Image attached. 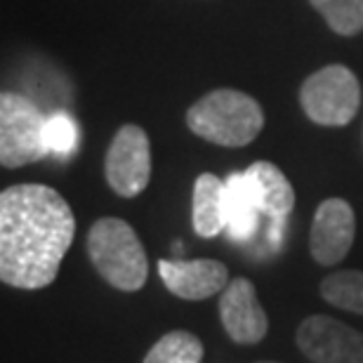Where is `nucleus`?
<instances>
[{"mask_svg":"<svg viewBox=\"0 0 363 363\" xmlns=\"http://www.w3.org/2000/svg\"><path fill=\"white\" fill-rule=\"evenodd\" d=\"M158 274L179 300L199 302L229 286V269L217 259H161Z\"/></svg>","mask_w":363,"mask_h":363,"instance_id":"10","label":"nucleus"},{"mask_svg":"<svg viewBox=\"0 0 363 363\" xmlns=\"http://www.w3.org/2000/svg\"><path fill=\"white\" fill-rule=\"evenodd\" d=\"M203 342L189 330H170L151 347L144 363H201Z\"/></svg>","mask_w":363,"mask_h":363,"instance_id":"15","label":"nucleus"},{"mask_svg":"<svg viewBox=\"0 0 363 363\" xmlns=\"http://www.w3.org/2000/svg\"><path fill=\"white\" fill-rule=\"evenodd\" d=\"M321 12L333 31L340 35H359L363 31V0H309Z\"/></svg>","mask_w":363,"mask_h":363,"instance_id":"16","label":"nucleus"},{"mask_svg":"<svg viewBox=\"0 0 363 363\" xmlns=\"http://www.w3.org/2000/svg\"><path fill=\"white\" fill-rule=\"evenodd\" d=\"M220 318L227 335L238 345L262 342L269 330L262 304L257 300L255 286L248 279H234L220 295Z\"/></svg>","mask_w":363,"mask_h":363,"instance_id":"9","label":"nucleus"},{"mask_svg":"<svg viewBox=\"0 0 363 363\" xmlns=\"http://www.w3.org/2000/svg\"><path fill=\"white\" fill-rule=\"evenodd\" d=\"M259 215L283 222L295 206V191L288 177L269 161H257L245 170Z\"/></svg>","mask_w":363,"mask_h":363,"instance_id":"11","label":"nucleus"},{"mask_svg":"<svg viewBox=\"0 0 363 363\" xmlns=\"http://www.w3.org/2000/svg\"><path fill=\"white\" fill-rule=\"evenodd\" d=\"M321 297L337 309L363 316V272L342 269L321 281Z\"/></svg>","mask_w":363,"mask_h":363,"instance_id":"14","label":"nucleus"},{"mask_svg":"<svg viewBox=\"0 0 363 363\" xmlns=\"http://www.w3.org/2000/svg\"><path fill=\"white\" fill-rule=\"evenodd\" d=\"M267 363H274V361H267Z\"/></svg>","mask_w":363,"mask_h":363,"instance_id":"18","label":"nucleus"},{"mask_svg":"<svg viewBox=\"0 0 363 363\" xmlns=\"http://www.w3.org/2000/svg\"><path fill=\"white\" fill-rule=\"evenodd\" d=\"M357 234V217L347 201L325 199L316 208L309 234V252L318 264L333 267L350 255Z\"/></svg>","mask_w":363,"mask_h":363,"instance_id":"8","label":"nucleus"},{"mask_svg":"<svg viewBox=\"0 0 363 363\" xmlns=\"http://www.w3.org/2000/svg\"><path fill=\"white\" fill-rule=\"evenodd\" d=\"M50 151L48 116L17 92L0 94V163L3 168L43 161Z\"/></svg>","mask_w":363,"mask_h":363,"instance_id":"4","label":"nucleus"},{"mask_svg":"<svg viewBox=\"0 0 363 363\" xmlns=\"http://www.w3.org/2000/svg\"><path fill=\"white\" fill-rule=\"evenodd\" d=\"M186 128L217 147H248L264 128V111L257 99L241 90H213L186 111Z\"/></svg>","mask_w":363,"mask_h":363,"instance_id":"2","label":"nucleus"},{"mask_svg":"<svg viewBox=\"0 0 363 363\" xmlns=\"http://www.w3.org/2000/svg\"><path fill=\"white\" fill-rule=\"evenodd\" d=\"M191 220L194 231L201 238H215L227 229V222H224V182L213 172H203L194 182Z\"/></svg>","mask_w":363,"mask_h":363,"instance_id":"13","label":"nucleus"},{"mask_svg":"<svg viewBox=\"0 0 363 363\" xmlns=\"http://www.w3.org/2000/svg\"><path fill=\"white\" fill-rule=\"evenodd\" d=\"M300 104L307 118L316 125H350L361 106V83L352 69L342 64H330L314 71L302 83Z\"/></svg>","mask_w":363,"mask_h":363,"instance_id":"5","label":"nucleus"},{"mask_svg":"<svg viewBox=\"0 0 363 363\" xmlns=\"http://www.w3.org/2000/svg\"><path fill=\"white\" fill-rule=\"evenodd\" d=\"M88 255L101 279L123 293L144 288L149 279V259L140 236L118 217H101L92 224Z\"/></svg>","mask_w":363,"mask_h":363,"instance_id":"3","label":"nucleus"},{"mask_svg":"<svg viewBox=\"0 0 363 363\" xmlns=\"http://www.w3.org/2000/svg\"><path fill=\"white\" fill-rule=\"evenodd\" d=\"M104 175L121 199H135L151 179V144L140 125H123L106 151Z\"/></svg>","mask_w":363,"mask_h":363,"instance_id":"6","label":"nucleus"},{"mask_svg":"<svg viewBox=\"0 0 363 363\" xmlns=\"http://www.w3.org/2000/svg\"><path fill=\"white\" fill-rule=\"evenodd\" d=\"M295 340L314 363H363V333L337 318L323 314L304 318Z\"/></svg>","mask_w":363,"mask_h":363,"instance_id":"7","label":"nucleus"},{"mask_svg":"<svg viewBox=\"0 0 363 363\" xmlns=\"http://www.w3.org/2000/svg\"><path fill=\"white\" fill-rule=\"evenodd\" d=\"M48 144L57 156H67L78 144V125L67 113H55L48 118Z\"/></svg>","mask_w":363,"mask_h":363,"instance_id":"17","label":"nucleus"},{"mask_svg":"<svg viewBox=\"0 0 363 363\" xmlns=\"http://www.w3.org/2000/svg\"><path fill=\"white\" fill-rule=\"evenodd\" d=\"M74 236L76 217L52 186L14 184L0 194V279L5 286H50Z\"/></svg>","mask_w":363,"mask_h":363,"instance_id":"1","label":"nucleus"},{"mask_svg":"<svg viewBox=\"0 0 363 363\" xmlns=\"http://www.w3.org/2000/svg\"><path fill=\"white\" fill-rule=\"evenodd\" d=\"M259 210L245 172H234L224 179V222L236 241H248L257 231Z\"/></svg>","mask_w":363,"mask_h":363,"instance_id":"12","label":"nucleus"}]
</instances>
